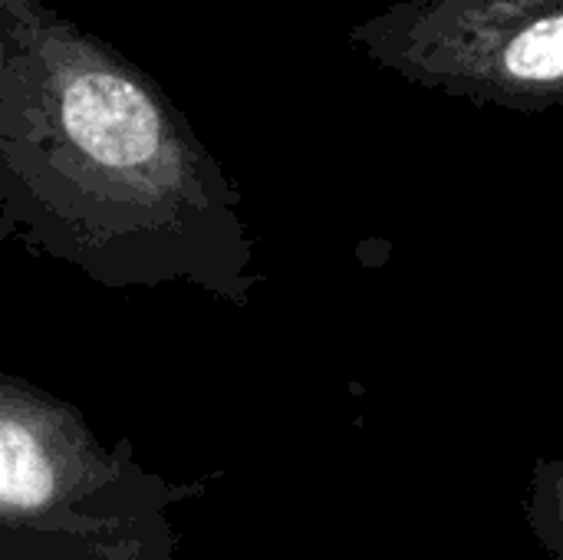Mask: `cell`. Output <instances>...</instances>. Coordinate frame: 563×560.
Masks as SVG:
<instances>
[{
	"instance_id": "obj_4",
	"label": "cell",
	"mask_w": 563,
	"mask_h": 560,
	"mask_svg": "<svg viewBox=\"0 0 563 560\" xmlns=\"http://www.w3.org/2000/svg\"><path fill=\"white\" fill-rule=\"evenodd\" d=\"M525 515L541 545L563 560V459L538 462L528 498H525Z\"/></svg>"
},
{
	"instance_id": "obj_2",
	"label": "cell",
	"mask_w": 563,
	"mask_h": 560,
	"mask_svg": "<svg viewBox=\"0 0 563 560\" xmlns=\"http://www.w3.org/2000/svg\"><path fill=\"white\" fill-rule=\"evenodd\" d=\"M195 488L106 446L86 416L23 376H0V560H172V508Z\"/></svg>"
},
{
	"instance_id": "obj_3",
	"label": "cell",
	"mask_w": 563,
	"mask_h": 560,
	"mask_svg": "<svg viewBox=\"0 0 563 560\" xmlns=\"http://www.w3.org/2000/svg\"><path fill=\"white\" fill-rule=\"evenodd\" d=\"M346 43L409 86L518 116L563 112V0H393Z\"/></svg>"
},
{
	"instance_id": "obj_1",
	"label": "cell",
	"mask_w": 563,
	"mask_h": 560,
	"mask_svg": "<svg viewBox=\"0 0 563 560\" xmlns=\"http://www.w3.org/2000/svg\"><path fill=\"white\" fill-rule=\"evenodd\" d=\"M0 238L106 290L264 287L244 191L185 109L46 0H0Z\"/></svg>"
}]
</instances>
